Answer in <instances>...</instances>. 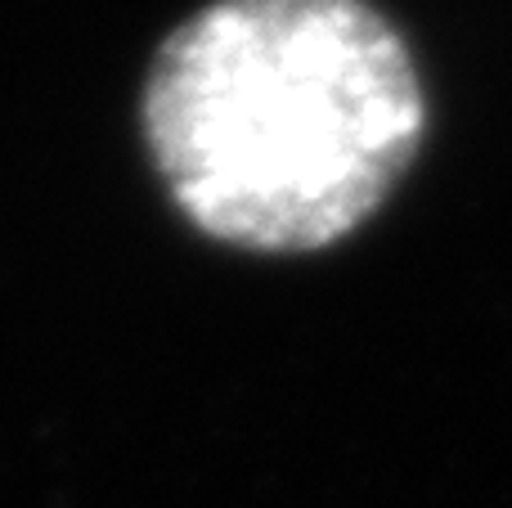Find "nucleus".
I'll return each instance as SVG.
<instances>
[{"mask_svg": "<svg viewBox=\"0 0 512 508\" xmlns=\"http://www.w3.org/2000/svg\"><path fill=\"white\" fill-rule=\"evenodd\" d=\"M144 140L203 234L315 252L360 230L423 140V86L364 0H212L158 45Z\"/></svg>", "mask_w": 512, "mask_h": 508, "instance_id": "obj_1", "label": "nucleus"}]
</instances>
